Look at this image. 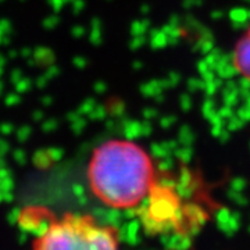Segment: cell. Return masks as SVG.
Masks as SVG:
<instances>
[{"mask_svg":"<svg viewBox=\"0 0 250 250\" xmlns=\"http://www.w3.org/2000/svg\"><path fill=\"white\" fill-rule=\"evenodd\" d=\"M157 171L152 156L128 139L102 143L90 157L88 181L93 195L117 210L138 208L150 192Z\"/></svg>","mask_w":250,"mask_h":250,"instance_id":"1","label":"cell"},{"mask_svg":"<svg viewBox=\"0 0 250 250\" xmlns=\"http://www.w3.org/2000/svg\"><path fill=\"white\" fill-rule=\"evenodd\" d=\"M145 229L150 235L184 236L193 232L202 217L195 215V206L171 175L161 174L153 184L142 205L138 207Z\"/></svg>","mask_w":250,"mask_h":250,"instance_id":"2","label":"cell"},{"mask_svg":"<svg viewBox=\"0 0 250 250\" xmlns=\"http://www.w3.org/2000/svg\"><path fill=\"white\" fill-rule=\"evenodd\" d=\"M118 231L88 215H67L50 224L36 239L39 249H116Z\"/></svg>","mask_w":250,"mask_h":250,"instance_id":"3","label":"cell"},{"mask_svg":"<svg viewBox=\"0 0 250 250\" xmlns=\"http://www.w3.org/2000/svg\"><path fill=\"white\" fill-rule=\"evenodd\" d=\"M233 67L243 80L250 82V25L235 45Z\"/></svg>","mask_w":250,"mask_h":250,"instance_id":"4","label":"cell"}]
</instances>
